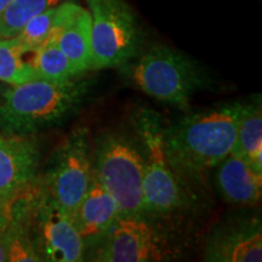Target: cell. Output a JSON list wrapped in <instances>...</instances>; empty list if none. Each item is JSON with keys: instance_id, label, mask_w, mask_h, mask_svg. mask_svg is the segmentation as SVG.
Masks as SVG:
<instances>
[{"instance_id": "obj_1", "label": "cell", "mask_w": 262, "mask_h": 262, "mask_svg": "<svg viewBox=\"0 0 262 262\" xmlns=\"http://www.w3.org/2000/svg\"><path fill=\"white\" fill-rule=\"evenodd\" d=\"M242 103L193 113L164 130V150L178 179L199 180L233 147Z\"/></svg>"}, {"instance_id": "obj_2", "label": "cell", "mask_w": 262, "mask_h": 262, "mask_svg": "<svg viewBox=\"0 0 262 262\" xmlns=\"http://www.w3.org/2000/svg\"><path fill=\"white\" fill-rule=\"evenodd\" d=\"M88 81L33 79L11 85L0 102V130L29 136L60 122L83 102Z\"/></svg>"}, {"instance_id": "obj_3", "label": "cell", "mask_w": 262, "mask_h": 262, "mask_svg": "<svg viewBox=\"0 0 262 262\" xmlns=\"http://www.w3.org/2000/svg\"><path fill=\"white\" fill-rule=\"evenodd\" d=\"M130 75L142 93L183 110L204 84V73L196 62L164 45L145 52L130 68Z\"/></svg>"}, {"instance_id": "obj_4", "label": "cell", "mask_w": 262, "mask_h": 262, "mask_svg": "<svg viewBox=\"0 0 262 262\" xmlns=\"http://www.w3.org/2000/svg\"><path fill=\"white\" fill-rule=\"evenodd\" d=\"M95 178L116 201L120 216H142L143 156L122 134H107L98 141Z\"/></svg>"}, {"instance_id": "obj_5", "label": "cell", "mask_w": 262, "mask_h": 262, "mask_svg": "<svg viewBox=\"0 0 262 262\" xmlns=\"http://www.w3.org/2000/svg\"><path fill=\"white\" fill-rule=\"evenodd\" d=\"M94 70L117 67L135 56L141 28L125 0H88Z\"/></svg>"}, {"instance_id": "obj_6", "label": "cell", "mask_w": 262, "mask_h": 262, "mask_svg": "<svg viewBox=\"0 0 262 262\" xmlns=\"http://www.w3.org/2000/svg\"><path fill=\"white\" fill-rule=\"evenodd\" d=\"M136 131L145 146L143 157V208L149 214H168L183 204L179 179L164 150V129L159 117L141 110L135 117Z\"/></svg>"}, {"instance_id": "obj_7", "label": "cell", "mask_w": 262, "mask_h": 262, "mask_svg": "<svg viewBox=\"0 0 262 262\" xmlns=\"http://www.w3.org/2000/svg\"><path fill=\"white\" fill-rule=\"evenodd\" d=\"M93 175L88 130L78 127L66 137L55 153L47 176V192L73 216L89 188Z\"/></svg>"}, {"instance_id": "obj_8", "label": "cell", "mask_w": 262, "mask_h": 262, "mask_svg": "<svg viewBox=\"0 0 262 262\" xmlns=\"http://www.w3.org/2000/svg\"><path fill=\"white\" fill-rule=\"evenodd\" d=\"M31 225L40 261L77 262L84 258L85 245L73 219L47 191L33 198Z\"/></svg>"}, {"instance_id": "obj_9", "label": "cell", "mask_w": 262, "mask_h": 262, "mask_svg": "<svg viewBox=\"0 0 262 262\" xmlns=\"http://www.w3.org/2000/svg\"><path fill=\"white\" fill-rule=\"evenodd\" d=\"M94 261L145 262L163 260L162 239L142 216H120L102 241L96 244Z\"/></svg>"}, {"instance_id": "obj_10", "label": "cell", "mask_w": 262, "mask_h": 262, "mask_svg": "<svg viewBox=\"0 0 262 262\" xmlns=\"http://www.w3.org/2000/svg\"><path fill=\"white\" fill-rule=\"evenodd\" d=\"M39 150L29 136L0 133V202L22 193L35 178Z\"/></svg>"}, {"instance_id": "obj_11", "label": "cell", "mask_w": 262, "mask_h": 262, "mask_svg": "<svg viewBox=\"0 0 262 262\" xmlns=\"http://www.w3.org/2000/svg\"><path fill=\"white\" fill-rule=\"evenodd\" d=\"M205 261L260 262L262 231L260 221L244 220L221 226L208 238Z\"/></svg>"}, {"instance_id": "obj_12", "label": "cell", "mask_w": 262, "mask_h": 262, "mask_svg": "<svg viewBox=\"0 0 262 262\" xmlns=\"http://www.w3.org/2000/svg\"><path fill=\"white\" fill-rule=\"evenodd\" d=\"M119 217L117 203L98 180H93L72 216L85 248L100 243Z\"/></svg>"}, {"instance_id": "obj_13", "label": "cell", "mask_w": 262, "mask_h": 262, "mask_svg": "<svg viewBox=\"0 0 262 262\" xmlns=\"http://www.w3.org/2000/svg\"><path fill=\"white\" fill-rule=\"evenodd\" d=\"M49 41L56 42L80 74L94 70L91 16L86 9L78 6Z\"/></svg>"}, {"instance_id": "obj_14", "label": "cell", "mask_w": 262, "mask_h": 262, "mask_svg": "<svg viewBox=\"0 0 262 262\" xmlns=\"http://www.w3.org/2000/svg\"><path fill=\"white\" fill-rule=\"evenodd\" d=\"M217 185L226 201L233 204H256L261 199L262 175L233 155L219 164Z\"/></svg>"}, {"instance_id": "obj_15", "label": "cell", "mask_w": 262, "mask_h": 262, "mask_svg": "<svg viewBox=\"0 0 262 262\" xmlns=\"http://www.w3.org/2000/svg\"><path fill=\"white\" fill-rule=\"evenodd\" d=\"M229 155H233L262 175V113L260 102L243 104L237 135Z\"/></svg>"}, {"instance_id": "obj_16", "label": "cell", "mask_w": 262, "mask_h": 262, "mask_svg": "<svg viewBox=\"0 0 262 262\" xmlns=\"http://www.w3.org/2000/svg\"><path fill=\"white\" fill-rule=\"evenodd\" d=\"M35 51L28 50L17 37L0 39V81L17 85L38 79L33 58Z\"/></svg>"}, {"instance_id": "obj_17", "label": "cell", "mask_w": 262, "mask_h": 262, "mask_svg": "<svg viewBox=\"0 0 262 262\" xmlns=\"http://www.w3.org/2000/svg\"><path fill=\"white\" fill-rule=\"evenodd\" d=\"M77 5L74 2H67L45 10L44 12L29 19L16 37L26 49L37 51L41 45L50 40L66 18L74 11Z\"/></svg>"}, {"instance_id": "obj_18", "label": "cell", "mask_w": 262, "mask_h": 262, "mask_svg": "<svg viewBox=\"0 0 262 262\" xmlns=\"http://www.w3.org/2000/svg\"><path fill=\"white\" fill-rule=\"evenodd\" d=\"M67 2L75 0H12L0 14V38L16 37L34 16Z\"/></svg>"}, {"instance_id": "obj_19", "label": "cell", "mask_w": 262, "mask_h": 262, "mask_svg": "<svg viewBox=\"0 0 262 262\" xmlns=\"http://www.w3.org/2000/svg\"><path fill=\"white\" fill-rule=\"evenodd\" d=\"M38 78L52 81H64L80 75L77 67L57 47L55 41L45 42L35 51L33 58Z\"/></svg>"}, {"instance_id": "obj_20", "label": "cell", "mask_w": 262, "mask_h": 262, "mask_svg": "<svg viewBox=\"0 0 262 262\" xmlns=\"http://www.w3.org/2000/svg\"><path fill=\"white\" fill-rule=\"evenodd\" d=\"M10 225H11V201L0 202V262L8 261Z\"/></svg>"}, {"instance_id": "obj_21", "label": "cell", "mask_w": 262, "mask_h": 262, "mask_svg": "<svg viewBox=\"0 0 262 262\" xmlns=\"http://www.w3.org/2000/svg\"><path fill=\"white\" fill-rule=\"evenodd\" d=\"M11 2L12 0H0V14L4 11V10L6 9V6H8Z\"/></svg>"}, {"instance_id": "obj_22", "label": "cell", "mask_w": 262, "mask_h": 262, "mask_svg": "<svg viewBox=\"0 0 262 262\" xmlns=\"http://www.w3.org/2000/svg\"><path fill=\"white\" fill-rule=\"evenodd\" d=\"M0 39H2V38H0Z\"/></svg>"}]
</instances>
